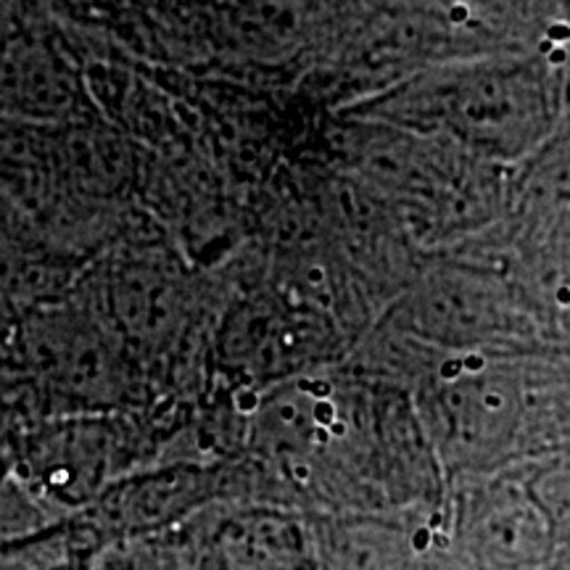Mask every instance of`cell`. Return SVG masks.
<instances>
[{"instance_id": "cell-1", "label": "cell", "mask_w": 570, "mask_h": 570, "mask_svg": "<svg viewBox=\"0 0 570 570\" xmlns=\"http://www.w3.org/2000/svg\"><path fill=\"white\" fill-rule=\"evenodd\" d=\"M169 273L156 267L122 269L114 283V312L132 336L159 338L169 331Z\"/></svg>"}]
</instances>
